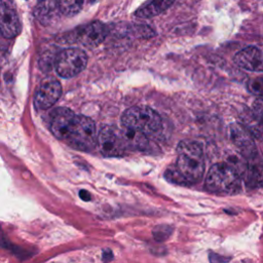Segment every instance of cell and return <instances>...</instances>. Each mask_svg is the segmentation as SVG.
Instances as JSON below:
<instances>
[{
  "label": "cell",
  "instance_id": "obj_20",
  "mask_svg": "<svg viewBox=\"0 0 263 263\" xmlns=\"http://www.w3.org/2000/svg\"><path fill=\"white\" fill-rule=\"evenodd\" d=\"M252 112L255 117L263 124V97H258V99L253 103Z\"/></svg>",
  "mask_w": 263,
  "mask_h": 263
},
{
  "label": "cell",
  "instance_id": "obj_18",
  "mask_svg": "<svg viewBox=\"0 0 263 263\" xmlns=\"http://www.w3.org/2000/svg\"><path fill=\"white\" fill-rule=\"evenodd\" d=\"M247 87L252 95L256 97H263V76L250 79L247 83Z\"/></svg>",
  "mask_w": 263,
  "mask_h": 263
},
{
  "label": "cell",
  "instance_id": "obj_2",
  "mask_svg": "<svg viewBox=\"0 0 263 263\" xmlns=\"http://www.w3.org/2000/svg\"><path fill=\"white\" fill-rule=\"evenodd\" d=\"M241 179L237 170L229 163L219 162L214 164L205 179V188L215 194L233 195L239 192Z\"/></svg>",
  "mask_w": 263,
  "mask_h": 263
},
{
  "label": "cell",
  "instance_id": "obj_4",
  "mask_svg": "<svg viewBox=\"0 0 263 263\" xmlns=\"http://www.w3.org/2000/svg\"><path fill=\"white\" fill-rule=\"evenodd\" d=\"M96 124L92 119L83 115H75L67 142L84 151H89L98 144Z\"/></svg>",
  "mask_w": 263,
  "mask_h": 263
},
{
  "label": "cell",
  "instance_id": "obj_11",
  "mask_svg": "<svg viewBox=\"0 0 263 263\" xmlns=\"http://www.w3.org/2000/svg\"><path fill=\"white\" fill-rule=\"evenodd\" d=\"M234 63L251 72H263V54L256 46H248L234 55Z\"/></svg>",
  "mask_w": 263,
  "mask_h": 263
},
{
  "label": "cell",
  "instance_id": "obj_9",
  "mask_svg": "<svg viewBox=\"0 0 263 263\" xmlns=\"http://www.w3.org/2000/svg\"><path fill=\"white\" fill-rule=\"evenodd\" d=\"M75 115L70 109L55 108L50 113V130L53 136L60 140L68 141Z\"/></svg>",
  "mask_w": 263,
  "mask_h": 263
},
{
  "label": "cell",
  "instance_id": "obj_5",
  "mask_svg": "<svg viewBox=\"0 0 263 263\" xmlns=\"http://www.w3.org/2000/svg\"><path fill=\"white\" fill-rule=\"evenodd\" d=\"M87 65L86 53L79 48L63 49L55 55L54 69L63 78H71L82 72Z\"/></svg>",
  "mask_w": 263,
  "mask_h": 263
},
{
  "label": "cell",
  "instance_id": "obj_1",
  "mask_svg": "<svg viewBox=\"0 0 263 263\" xmlns=\"http://www.w3.org/2000/svg\"><path fill=\"white\" fill-rule=\"evenodd\" d=\"M176 166L189 185L200 181L204 173V156L199 144L187 140L180 142Z\"/></svg>",
  "mask_w": 263,
  "mask_h": 263
},
{
  "label": "cell",
  "instance_id": "obj_22",
  "mask_svg": "<svg viewBox=\"0 0 263 263\" xmlns=\"http://www.w3.org/2000/svg\"><path fill=\"white\" fill-rule=\"evenodd\" d=\"M79 196H80V198H81L82 200H84V201L90 200V194H89V192H87L86 190H80V191H79Z\"/></svg>",
  "mask_w": 263,
  "mask_h": 263
},
{
  "label": "cell",
  "instance_id": "obj_3",
  "mask_svg": "<svg viewBox=\"0 0 263 263\" xmlns=\"http://www.w3.org/2000/svg\"><path fill=\"white\" fill-rule=\"evenodd\" d=\"M121 123L122 126L139 129L146 135L156 134L162 127L158 113L145 106H135L125 110L121 116Z\"/></svg>",
  "mask_w": 263,
  "mask_h": 263
},
{
  "label": "cell",
  "instance_id": "obj_8",
  "mask_svg": "<svg viewBox=\"0 0 263 263\" xmlns=\"http://www.w3.org/2000/svg\"><path fill=\"white\" fill-rule=\"evenodd\" d=\"M107 36V29L101 22H92L79 29L73 34L74 42L86 47H96L101 44Z\"/></svg>",
  "mask_w": 263,
  "mask_h": 263
},
{
  "label": "cell",
  "instance_id": "obj_14",
  "mask_svg": "<svg viewBox=\"0 0 263 263\" xmlns=\"http://www.w3.org/2000/svg\"><path fill=\"white\" fill-rule=\"evenodd\" d=\"M174 1L175 0H153L147 5L138 9L136 15L142 18L153 17L166 10L174 3Z\"/></svg>",
  "mask_w": 263,
  "mask_h": 263
},
{
  "label": "cell",
  "instance_id": "obj_10",
  "mask_svg": "<svg viewBox=\"0 0 263 263\" xmlns=\"http://www.w3.org/2000/svg\"><path fill=\"white\" fill-rule=\"evenodd\" d=\"M230 136L234 145L240 150L241 154L247 158H255L257 156V148L254 136L241 123H234L230 127Z\"/></svg>",
  "mask_w": 263,
  "mask_h": 263
},
{
  "label": "cell",
  "instance_id": "obj_15",
  "mask_svg": "<svg viewBox=\"0 0 263 263\" xmlns=\"http://www.w3.org/2000/svg\"><path fill=\"white\" fill-rule=\"evenodd\" d=\"M59 1L60 0H37L35 14L40 22L45 23V21H48L51 17L59 5Z\"/></svg>",
  "mask_w": 263,
  "mask_h": 263
},
{
  "label": "cell",
  "instance_id": "obj_16",
  "mask_svg": "<svg viewBox=\"0 0 263 263\" xmlns=\"http://www.w3.org/2000/svg\"><path fill=\"white\" fill-rule=\"evenodd\" d=\"M83 2L84 0H60L59 7L66 16H73L82 9Z\"/></svg>",
  "mask_w": 263,
  "mask_h": 263
},
{
  "label": "cell",
  "instance_id": "obj_7",
  "mask_svg": "<svg viewBox=\"0 0 263 263\" xmlns=\"http://www.w3.org/2000/svg\"><path fill=\"white\" fill-rule=\"evenodd\" d=\"M62 95V85L60 81L48 76L38 85L34 96V106L38 110H46L54 105Z\"/></svg>",
  "mask_w": 263,
  "mask_h": 263
},
{
  "label": "cell",
  "instance_id": "obj_13",
  "mask_svg": "<svg viewBox=\"0 0 263 263\" xmlns=\"http://www.w3.org/2000/svg\"><path fill=\"white\" fill-rule=\"evenodd\" d=\"M122 133L128 149L143 150L148 146L147 135L143 132L132 127L122 126Z\"/></svg>",
  "mask_w": 263,
  "mask_h": 263
},
{
  "label": "cell",
  "instance_id": "obj_6",
  "mask_svg": "<svg viewBox=\"0 0 263 263\" xmlns=\"http://www.w3.org/2000/svg\"><path fill=\"white\" fill-rule=\"evenodd\" d=\"M98 146L101 153L107 157L121 156L128 149L122 129L115 126H104L98 135Z\"/></svg>",
  "mask_w": 263,
  "mask_h": 263
},
{
  "label": "cell",
  "instance_id": "obj_12",
  "mask_svg": "<svg viewBox=\"0 0 263 263\" xmlns=\"http://www.w3.org/2000/svg\"><path fill=\"white\" fill-rule=\"evenodd\" d=\"M0 28L2 36L5 38H13L21 32V22L13 7L6 1L1 2Z\"/></svg>",
  "mask_w": 263,
  "mask_h": 263
},
{
  "label": "cell",
  "instance_id": "obj_21",
  "mask_svg": "<svg viewBox=\"0 0 263 263\" xmlns=\"http://www.w3.org/2000/svg\"><path fill=\"white\" fill-rule=\"evenodd\" d=\"M134 33L136 34V36L143 38H149L154 35L153 30L147 26H136L134 28Z\"/></svg>",
  "mask_w": 263,
  "mask_h": 263
},
{
  "label": "cell",
  "instance_id": "obj_19",
  "mask_svg": "<svg viewBox=\"0 0 263 263\" xmlns=\"http://www.w3.org/2000/svg\"><path fill=\"white\" fill-rule=\"evenodd\" d=\"M173 229L167 225H159L153 229V236L157 241L165 240L172 233Z\"/></svg>",
  "mask_w": 263,
  "mask_h": 263
},
{
  "label": "cell",
  "instance_id": "obj_17",
  "mask_svg": "<svg viewBox=\"0 0 263 263\" xmlns=\"http://www.w3.org/2000/svg\"><path fill=\"white\" fill-rule=\"evenodd\" d=\"M165 178L170 181L173 182L175 184H179V185H189L188 182L186 181V179L183 177V175L178 171L176 165L170 166L165 173H164Z\"/></svg>",
  "mask_w": 263,
  "mask_h": 263
}]
</instances>
